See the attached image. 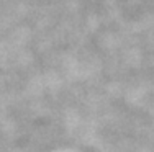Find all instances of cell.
Wrapping results in <instances>:
<instances>
[]
</instances>
